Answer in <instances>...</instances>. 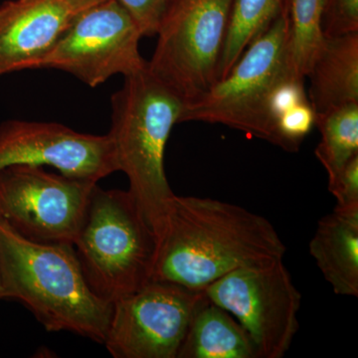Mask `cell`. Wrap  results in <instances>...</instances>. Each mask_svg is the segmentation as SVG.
Masks as SVG:
<instances>
[{"instance_id":"8","label":"cell","mask_w":358,"mask_h":358,"mask_svg":"<svg viewBox=\"0 0 358 358\" xmlns=\"http://www.w3.org/2000/svg\"><path fill=\"white\" fill-rule=\"evenodd\" d=\"M96 182L40 166L0 169V218L21 236L74 246Z\"/></svg>"},{"instance_id":"12","label":"cell","mask_w":358,"mask_h":358,"mask_svg":"<svg viewBox=\"0 0 358 358\" xmlns=\"http://www.w3.org/2000/svg\"><path fill=\"white\" fill-rule=\"evenodd\" d=\"M102 0H10L0 6V77L37 64L78 16Z\"/></svg>"},{"instance_id":"11","label":"cell","mask_w":358,"mask_h":358,"mask_svg":"<svg viewBox=\"0 0 358 358\" xmlns=\"http://www.w3.org/2000/svg\"><path fill=\"white\" fill-rule=\"evenodd\" d=\"M48 166L98 183L119 171L109 134H82L57 122L8 121L0 126V169Z\"/></svg>"},{"instance_id":"14","label":"cell","mask_w":358,"mask_h":358,"mask_svg":"<svg viewBox=\"0 0 358 358\" xmlns=\"http://www.w3.org/2000/svg\"><path fill=\"white\" fill-rule=\"evenodd\" d=\"M307 77L315 115L358 103V32L324 36Z\"/></svg>"},{"instance_id":"4","label":"cell","mask_w":358,"mask_h":358,"mask_svg":"<svg viewBox=\"0 0 358 358\" xmlns=\"http://www.w3.org/2000/svg\"><path fill=\"white\" fill-rule=\"evenodd\" d=\"M159 239L129 190L94 186L74 244L90 289L102 300L117 299L152 280Z\"/></svg>"},{"instance_id":"6","label":"cell","mask_w":358,"mask_h":358,"mask_svg":"<svg viewBox=\"0 0 358 358\" xmlns=\"http://www.w3.org/2000/svg\"><path fill=\"white\" fill-rule=\"evenodd\" d=\"M233 0H171L148 68L185 106L217 83Z\"/></svg>"},{"instance_id":"20","label":"cell","mask_w":358,"mask_h":358,"mask_svg":"<svg viewBox=\"0 0 358 358\" xmlns=\"http://www.w3.org/2000/svg\"><path fill=\"white\" fill-rule=\"evenodd\" d=\"M138 26L143 37L154 36L171 0H117Z\"/></svg>"},{"instance_id":"17","label":"cell","mask_w":358,"mask_h":358,"mask_svg":"<svg viewBox=\"0 0 358 358\" xmlns=\"http://www.w3.org/2000/svg\"><path fill=\"white\" fill-rule=\"evenodd\" d=\"M315 126L320 133L315 157L331 179L358 155V103L317 115Z\"/></svg>"},{"instance_id":"22","label":"cell","mask_w":358,"mask_h":358,"mask_svg":"<svg viewBox=\"0 0 358 358\" xmlns=\"http://www.w3.org/2000/svg\"><path fill=\"white\" fill-rule=\"evenodd\" d=\"M6 300V296H4L3 289H2L1 282H0V301Z\"/></svg>"},{"instance_id":"15","label":"cell","mask_w":358,"mask_h":358,"mask_svg":"<svg viewBox=\"0 0 358 358\" xmlns=\"http://www.w3.org/2000/svg\"><path fill=\"white\" fill-rule=\"evenodd\" d=\"M178 358H259L251 338L229 313L205 296Z\"/></svg>"},{"instance_id":"2","label":"cell","mask_w":358,"mask_h":358,"mask_svg":"<svg viewBox=\"0 0 358 358\" xmlns=\"http://www.w3.org/2000/svg\"><path fill=\"white\" fill-rule=\"evenodd\" d=\"M0 282L50 333L67 331L103 345L113 303L90 289L74 246L37 243L0 218Z\"/></svg>"},{"instance_id":"1","label":"cell","mask_w":358,"mask_h":358,"mask_svg":"<svg viewBox=\"0 0 358 358\" xmlns=\"http://www.w3.org/2000/svg\"><path fill=\"white\" fill-rule=\"evenodd\" d=\"M286 251L263 216L221 200L174 194L159 237L152 281L202 292L236 268L284 259Z\"/></svg>"},{"instance_id":"5","label":"cell","mask_w":358,"mask_h":358,"mask_svg":"<svg viewBox=\"0 0 358 358\" xmlns=\"http://www.w3.org/2000/svg\"><path fill=\"white\" fill-rule=\"evenodd\" d=\"M294 76L300 77L294 71L289 50L288 1L230 72L185 106L180 122L224 124L275 145L271 107L279 87Z\"/></svg>"},{"instance_id":"9","label":"cell","mask_w":358,"mask_h":358,"mask_svg":"<svg viewBox=\"0 0 358 358\" xmlns=\"http://www.w3.org/2000/svg\"><path fill=\"white\" fill-rule=\"evenodd\" d=\"M204 291L150 281L113 303L103 345L114 358H178Z\"/></svg>"},{"instance_id":"7","label":"cell","mask_w":358,"mask_h":358,"mask_svg":"<svg viewBox=\"0 0 358 358\" xmlns=\"http://www.w3.org/2000/svg\"><path fill=\"white\" fill-rule=\"evenodd\" d=\"M212 303L236 317L259 358L285 357L299 329L301 294L284 259L236 268L204 289Z\"/></svg>"},{"instance_id":"18","label":"cell","mask_w":358,"mask_h":358,"mask_svg":"<svg viewBox=\"0 0 358 358\" xmlns=\"http://www.w3.org/2000/svg\"><path fill=\"white\" fill-rule=\"evenodd\" d=\"M324 0H289V50L294 71L307 76L324 40Z\"/></svg>"},{"instance_id":"21","label":"cell","mask_w":358,"mask_h":358,"mask_svg":"<svg viewBox=\"0 0 358 358\" xmlns=\"http://www.w3.org/2000/svg\"><path fill=\"white\" fill-rule=\"evenodd\" d=\"M329 190L336 197V206L358 209V155L333 178L329 179Z\"/></svg>"},{"instance_id":"13","label":"cell","mask_w":358,"mask_h":358,"mask_svg":"<svg viewBox=\"0 0 358 358\" xmlns=\"http://www.w3.org/2000/svg\"><path fill=\"white\" fill-rule=\"evenodd\" d=\"M310 254L338 296H358V209L336 206L310 240Z\"/></svg>"},{"instance_id":"16","label":"cell","mask_w":358,"mask_h":358,"mask_svg":"<svg viewBox=\"0 0 358 358\" xmlns=\"http://www.w3.org/2000/svg\"><path fill=\"white\" fill-rule=\"evenodd\" d=\"M288 1L233 0L229 24L219 66L218 81L230 72L249 45L270 27Z\"/></svg>"},{"instance_id":"3","label":"cell","mask_w":358,"mask_h":358,"mask_svg":"<svg viewBox=\"0 0 358 358\" xmlns=\"http://www.w3.org/2000/svg\"><path fill=\"white\" fill-rule=\"evenodd\" d=\"M185 103L148 68L124 76L112 96L109 134L119 171L159 239L174 193L164 171V152Z\"/></svg>"},{"instance_id":"10","label":"cell","mask_w":358,"mask_h":358,"mask_svg":"<svg viewBox=\"0 0 358 358\" xmlns=\"http://www.w3.org/2000/svg\"><path fill=\"white\" fill-rule=\"evenodd\" d=\"M141 37L117 0H102L78 16L36 69L64 71L95 88L115 75L124 77L147 64L140 53Z\"/></svg>"},{"instance_id":"19","label":"cell","mask_w":358,"mask_h":358,"mask_svg":"<svg viewBox=\"0 0 358 358\" xmlns=\"http://www.w3.org/2000/svg\"><path fill=\"white\" fill-rule=\"evenodd\" d=\"M324 36L358 32V0H324Z\"/></svg>"}]
</instances>
